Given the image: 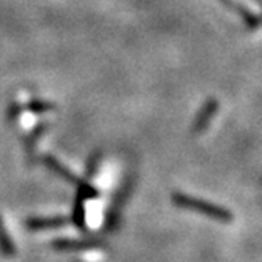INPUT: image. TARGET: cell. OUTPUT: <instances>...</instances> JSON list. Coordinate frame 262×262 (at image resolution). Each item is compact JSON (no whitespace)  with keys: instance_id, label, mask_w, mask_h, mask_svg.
Listing matches in <instances>:
<instances>
[{"instance_id":"obj_4","label":"cell","mask_w":262,"mask_h":262,"mask_svg":"<svg viewBox=\"0 0 262 262\" xmlns=\"http://www.w3.org/2000/svg\"><path fill=\"white\" fill-rule=\"evenodd\" d=\"M0 250H2V253L7 254V256H13L16 253L14 245H13L10 235L7 234V229L4 226L2 220H0Z\"/></svg>"},{"instance_id":"obj_3","label":"cell","mask_w":262,"mask_h":262,"mask_svg":"<svg viewBox=\"0 0 262 262\" xmlns=\"http://www.w3.org/2000/svg\"><path fill=\"white\" fill-rule=\"evenodd\" d=\"M52 247L55 250H90V248H97V243L93 242H79V240H55L52 243Z\"/></svg>"},{"instance_id":"obj_1","label":"cell","mask_w":262,"mask_h":262,"mask_svg":"<svg viewBox=\"0 0 262 262\" xmlns=\"http://www.w3.org/2000/svg\"><path fill=\"white\" fill-rule=\"evenodd\" d=\"M172 201L176 202V205L186 210H191L196 213H202L205 216H209L212 220H216L220 223H231L232 221V213L226 209L220 207L216 204H212L209 201L204 199H198L193 196H186V194H174Z\"/></svg>"},{"instance_id":"obj_2","label":"cell","mask_w":262,"mask_h":262,"mask_svg":"<svg viewBox=\"0 0 262 262\" xmlns=\"http://www.w3.org/2000/svg\"><path fill=\"white\" fill-rule=\"evenodd\" d=\"M68 223L67 218H59V216H55V218H30L27 220V226L30 229H36V231H40V229H46V228H59V226H65V224Z\"/></svg>"}]
</instances>
